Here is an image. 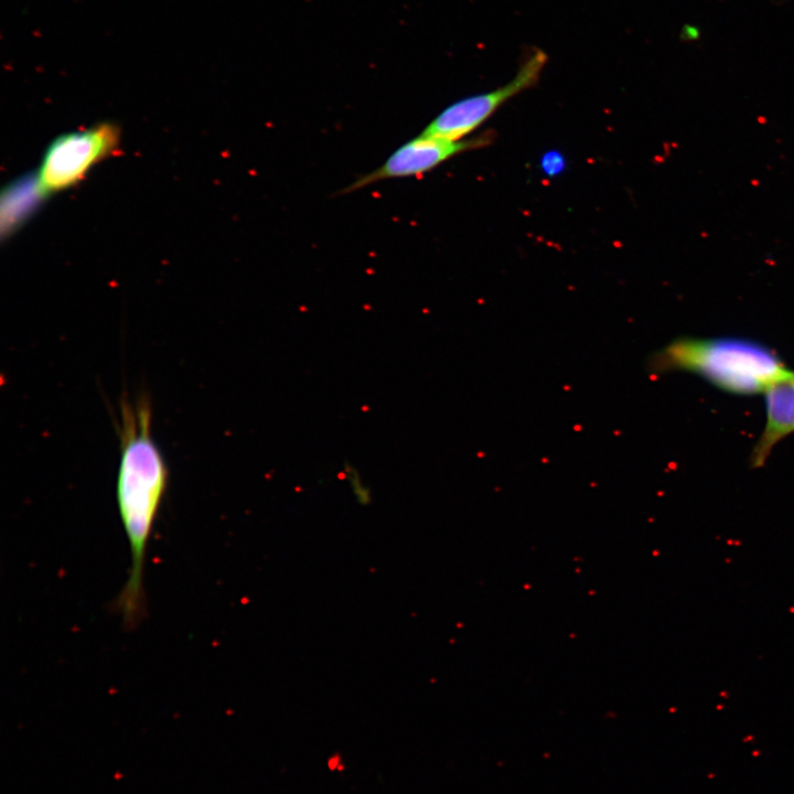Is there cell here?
<instances>
[{
  "instance_id": "cell-2",
  "label": "cell",
  "mask_w": 794,
  "mask_h": 794,
  "mask_svg": "<svg viewBox=\"0 0 794 794\" xmlns=\"http://www.w3.org/2000/svg\"><path fill=\"white\" fill-rule=\"evenodd\" d=\"M658 372L697 374L734 394L765 393L776 383L794 378V371L769 348L739 339H678L651 361Z\"/></svg>"
},
{
  "instance_id": "cell-9",
  "label": "cell",
  "mask_w": 794,
  "mask_h": 794,
  "mask_svg": "<svg viewBox=\"0 0 794 794\" xmlns=\"http://www.w3.org/2000/svg\"><path fill=\"white\" fill-rule=\"evenodd\" d=\"M682 37L688 41L697 40L699 39V30L698 28H695L693 25H686L683 29Z\"/></svg>"
},
{
  "instance_id": "cell-6",
  "label": "cell",
  "mask_w": 794,
  "mask_h": 794,
  "mask_svg": "<svg viewBox=\"0 0 794 794\" xmlns=\"http://www.w3.org/2000/svg\"><path fill=\"white\" fill-rule=\"evenodd\" d=\"M764 394L766 420L751 454L753 466H761L773 448L794 432V378L774 384Z\"/></svg>"
},
{
  "instance_id": "cell-1",
  "label": "cell",
  "mask_w": 794,
  "mask_h": 794,
  "mask_svg": "<svg viewBox=\"0 0 794 794\" xmlns=\"http://www.w3.org/2000/svg\"><path fill=\"white\" fill-rule=\"evenodd\" d=\"M120 461L116 497L130 547V570L115 602L127 629L136 627L146 611L143 569L148 540L165 494L169 470L151 433L147 398L121 404Z\"/></svg>"
},
{
  "instance_id": "cell-7",
  "label": "cell",
  "mask_w": 794,
  "mask_h": 794,
  "mask_svg": "<svg viewBox=\"0 0 794 794\" xmlns=\"http://www.w3.org/2000/svg\"><path fill=\"white\" fill-rule=\"evenodd\" d=\"M45 197L35 174H28L10 183L2 192L1 197L2 238L17 232L37 210Z\"/></svg>"
},
{
  "instance_id": "cell-4",
  "label": "cell",
  "mask_w": 794,
  "mask_h": 794,
  "mask_svg": "<svg viewBox=\"0 0 794 794\" xmlns=\"http://www.w3.org/2000/svg\"><path fill=\"white\" fill-rule=\"evenodd\" d=\"M547 61L545 51L532 47L513 79L492 92L465 97L449 105L427 125L421 135L448 141L462 140L508 99L536 85Z\"/></svg>"
},
{
  "instance_id": "cell-8",
  "label": "cell",
  "mask_w": 794,
  "mask_h": 794,
  "mask_svg": "<svg viewBox=\"0 0 794 794\" xmlns=\"http://www.w3.org/2000/svg\"><path fill=\"white\" fill-rule=\"evenodd\" d=\"M344 476L355 500L362 505L368 504L372 494L368 486L363 482L358 471L347 465L344 469Z\"/></svg>"
},
{
  "instance_id": "cell-3",
  "label": "cell",
  "mask_w": 794,
  "mask_h": 794,
  "mask_svg": "<svg viewBox=\"0 0 794 794\" xmlns=\"http://www.w3.org/2000/svg\"><path fill=\"white\" fill-rule=\"evenodd\" d=\"M118 143L119 130L109 122L60 136L46 149L35 173L41 191L49 196L75 185Z\"/></svg>"
},
{
  "instance_id": "cell-5",
  "label": "cell",
  "mask_w": 794,
  "mask_h": 794,
  "mask_svg": "<svg viewBox=\"0 0 794 794\" xmlns=\"http://www.w3.org/2000/svg\"><path fill=\"white\" fill-rule=\"evenodd\" d=\"M492 133L448 141L419 135L398 147L379 167L358 176L339 194H350L383 180L421 176L450 158L487 146Z\"/></svg>"
}]
</instances>
